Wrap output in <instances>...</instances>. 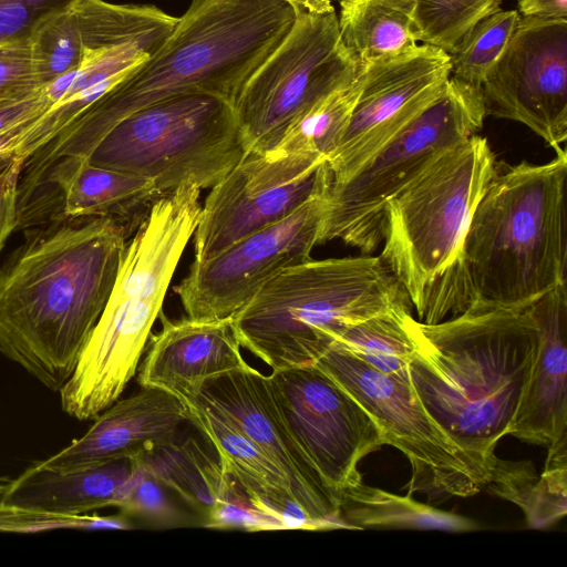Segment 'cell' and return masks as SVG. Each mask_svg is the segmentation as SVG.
Segmentation results:
<instances>
[{
    "mask_svg": "<svg viewBox=\"0 0 567 567\" xmlns=\"http://www.w3.org/2000/svg\"><path fill=\"white\" fill-rule=\"evenodd\" d=\"M268 378L293 439L338 506L340 493L362 481L360 461L386 444L382 429L315 363Z\"/></svg>",
    "mask_w": 567,
    "mask_h": 567,
    "instance_id": "12",
    "label": "cell"
},
{
    "mask_svg": "<svg viewBox=\"0 0 567 567\" xmlns=\"http://www.w3.org/2000/svg\"><path fill=\"white\" fill-rule=\"evenodd\" d=\"M540 342L527 385L507 435L548 447L567 435L566 284L528 305Z\"/></svg>",
    "mask_w": 567,
    "mask_h": 567,
    "instance_id": "22",
    "label": "cell"
},
{
    "mask_svg": "<svg viewBox=\"0 0 567 567\" xmlns=\"http://www.w3.org/2000/svg\"><path fill=\"white\" fill-rule=\"evenodd\" d=\"M128 234L112 218L54 219L0 266V352L53 392L104 310Z\"/></svg>",
    "mask_w": 567,
    "mask_h": 567,
    "instance_id": "1",
    "label": "cell"
},
{
    "mask_svg": "<svg viewBox=\"0 0 567 567\" xmlns=\"http://www.w3.org/2000/svg\"><path fill=\"white\" fill-rule=\"evenodd\" d=\"M50 102L44 93V84L28 94L0 101V136L11 137L21 127L43 114Z\"/></svg>",
    "mask_w": 567,
    "mask_h": 567,
    "instance_id": "39",
    "label": "cell"
},
{
    "mask_svg": "<svg viewBox=\"0 0 567 567\" xmlns=\"http://www.w3.org/2000/svg\"><path fill=\"white\" fill-rule=\"evenodd\" d=\"M179 434L130 460L158 478L204 523L217 503L241 488L209 443Z\"/></svg>",
    "mask_w": 567,
    "mask_h": 567,
    "instance_id": "25",
    "label": "cell"
},
{
    "mask_svg": "<svg viewBox=\"0 0 567 567\" xmlns=\"http://www.w3.org/2000/svg\"><path fill=\"white\" fill-rule=\"evenodd\" d=\"M137 368L141 388L168 392L187 404L204 382L248 363L241 355L231 317L215 320L162 316V329L150 336Z\"/></svg>",
    "mask_w": 567,
    "mask_h": 567,
    "instance_id": "20",
    "label": "cell"
},
{
    "mask_svg": "<svg viewBox=\"0 0 567 567\" xmlns=\"http://www.w3.org/2000/svg\"><path fill=\"white\" fill-rule=\"evenodd\" d=\"M21 171L22 162L16 155L0 153V251L16 230Z\"/></svg>",
    "mask_w": 567,
    "mask_h": 567,
    "instance_id": "38",
    "label": "cell"
},
{
    "mask_svg": "<svg viewBox=\"0 0 567 567\" xmlns=\"http://www.w3.org/2000/svg\"><path fill=\"white\" fill-rule=\"evenodd\" d=\"M203 526L246 532L286 529L279 520L259 511L244 491H237L227 499L217 503Z\"/></svg>",
    "mask_w": 567,
    "mask_h": 567,
    "instance_id": "36",
    "label": "cell"
},
{
    "mask_svg": "<svg viewBox=\"0 0 567 567\" xmlns=\"http://www.w3.org/2000/svg\"><path fill=\"white\" fill-rule=\"evenodd\" d=\"M519 17L517 10L499 9L476 22L450 53L451 76L481 87L505 50Z\"/></svg>",
    "mask_w": 567,
    "mask_h": 567,
    "instance_id": "31",
    "label": "cell"
},
{
    "mask_svg": "<svg viewBox=\"0 0 567 567\" xmlns=\"http://www.w3.org/2000/svg\"><path fill=\"white\" fill-rule=\"evenodd\" d=\"M413 7V0H340L344 48L359 64H367L416 47Z\"/></svg>",
    "mask_w": 567,
    "mask_h": 567,
    "instance_id": "28",
    "label": "cell"
},
{
    "mask_svg": "<svg viewBox=\"0 0 567 567\" xmlns=\"http://www.w3.org/2000/svg\"><path fill=\"white\" fill-rule=\"evenodd\" d=\"M326 194L315 196L286 219L241 238L215 257L194 261L175 288L187 317L229 318L281 271L311 259Z\"/></svg>",
    "mask_w": 567,
    "mask_h": 567,
    "instance_id": "14",
    "label": "cell"
},
{
    "mask_svg": "<svg viewBox=\"0 0 567 567\" xmlns=\"http://www.w3.org/2000/svg\"><path fill=\"white\" fill-rule=\"evenodd\" d=\"M44 83L31 34L0 41V101L31 93Z\"/></svg>",
    "mask_w": 567,
    "mask_h": 567,
    "instance_id": "35",
    "label": "cell"
},
{
    "mask_svg": "<svg viewBox=\"0 0 567 567\" xmlns=\"http://www.w3.org/2000/svg\"><path fill=\"white\" fill-rule=\"evenodd\" d=\"M132 472L115 507L130 518L156 527H176L187 522L176 496L154 475L131 460Z\"/></svg>",
    "mask_w": 567,
    "mask_h": 567,
    "instance_id": "33",
    "label": "cell"
},
{
    "mask_svg": "<svg viewBox=\"0 0 567 567\" xmlns=\"http://www.w3.org/2000/svg\"><path fill=\"white\" fill-rule=\"evenodd\" d=\"M364 68L348 83L334 89L305 113L285 132L271 150V156L315 154L326 159L336 150L362 91Z\"/></svg>",
    "mask_w": 567,
    "mask_h": 567,
    "instance_id": "29",
    "label": "cell"
},
{
    "mask_svg": "<svg viewBox=\"0 0 567 567\" xmlns=\"http://www.w3.org/2000/svg\"><path fill=\"white\" fill-rule=\"evenodd\" d=\"M482 89L450 78L444 92L352 176L330 182L318 244L339 239L371 255L382 241L386 203L446 148L477 134Z\"/></svg>",
    "mask_w": 567,
    "mask_h": 567,
    "instance_id": "9",
    "label": "cell"
},
{
    "mask_svg": "<svg viewBox=\"0 0 567 567\" xmlns=\"http://www.w3.org/2000/svg\"><path fill=\"white\" fill-rule=\"evenodd\" d=\"M202 189L159 197L127 241L115 282L76 367L59 391L62 410L94 420L136 374L179 259L199 221Z\"/></svg>",
    "mask_w": 567,
    "mask_h": 567,
    "instance_id": "5",
    "label": "cell"
},
{
    "mask_svg": "<svg viewBox=\"0 0 567 567\" xmlns=\"http://www.w3.org/2000/svg\"><path fill=\"white\" fill-rule=\"evenodd\" d=\"M522 17L567 19V0H518Z\"/></svg>",
    "mask_w": 567,
    "mask_h": 567,
    "instance_id": "40",
    "label": "cell"
},
{
    "mask_svg": "<svg viewBox=\"0 0 567 567\" xmlns=\"http://www.w3.org/2000/svg\"><path fill=\"white\" fill-rule=\"evenodd\" d=\"M411 306L379 256L309 259L277 275L231 321L240 347L276 371L315 363L347 326Z\"/></svg>",
    "mask_w": 567,
    "mask_h": 567,
    "instance_id": "6",
    "label": "cell"
},
{
    "mask_svg": "<svg viewBox=\"0 0 567 567\" xmlns=\"http://www.w3.org/2000/svg\"><path fill=\"white\" fill-rule=\"evenodd\" d=\"M543 473L530 462L497 457L484 489L517 505L530 528H545L567 513V435L548 447Z\"/></svg>",
    "mask_w": 567,
    "mask_h": 567,
    "instance_id": "26",
    "label": "cell"
},
{
    "mask_svg": "<svg viewBox=\"0 0 567 567\" xmlns=\"http://www.w3.org/2000/svg\"><path fill=\"white\" fill-rule=\"evenodd\" d=\"M72 0H0V41L30 34L43 18Z\"/></svg>",
    "mask_w": 567,
    "mask_h": 567,
    "instance_id": "37",
    "label": "cell"
},
{
    "mask_svg": "<svg viewBox=\"0 0 567 567\" xmlns=\"http://www.w3.org/2000/svg\"><path fill=\"white\" fill-rule=\"evenodd\" d=\"M566 150L544 164H498L419 321L437 323L472 306L525 308L566 284Z\"/></svg>",
    "mask_w": 567,
    "mask_h": 567,
    "instance_id": "2",
    "label": "cell"
},
{
    "mask_svg": "<svg viewBox=\"0 0 567 567\" xmlns=\"http://www.w3.org/2000/svg\"><path fill=\"white\" fill-rule=\"evenodd\" d=\"M159 197L148 178L63 157L19 198L16 230L54 219L112 218L131 231Z\"/></svg>",
    "mask_w": 567,
    "mask_h": 567,
    "instance_id": "18",
    "label": "cell"
},
{
    "mask_svg": "<svg viewBox=\"0 0 567 567\" xmlns=\"http://www.w3.org/2000/svg\"><path fill=\"white\" fill-rule=\"evenodd\" d=\"M234 106L202 93L168 97L125 116L87 161L151 179L164 196L219 183L248 153Z\"/></svg>",
    "mask_w": 567,
    "mask_h": 567,
    "instance_id": "8",
    "label": "cell"
},
{
    "mask_svg": "<svg viewBox=\"0 0 567 567\" xmlns=\"http://www.w3.org/2000/svg\"><path fill=\"white\" fill-rule=\"evenodd\" d=\"M409 382L450 439L488 474L537 358L540 330L528 306H472L437 323L412 315Z\"/></svg>",
    "mask_w": 567,
    "mask_h": 567,
    "instance_id": "3",
    "label": "cell"
},
{
    "mask_svg": "<svg viewBox=\"0 0 567 567\" xmlns=\"http://www.w3.org/2000/svg\"><path fill=\"white\" fill-rule=\"evenodd\" d=\"M346 131L328 157L332 182L352 176L444 92L451 56L427 44L367 64Z\"/></svg>",
    "mask_w": 567,
    "mask_h": 567,
    "instance_id": "16",
    "label": "cell"
},
{
    "mask_svg": "<svg viewBox=\"0 0 567 567\" xmlns=\"http://www.w3.org/2000/svg\"><path fill=\"white\" fill-rule=\"evenodd\" d=\"M132 472L130 458L56 471L34 463L7 484L0 503L58 515L115 507Z\"/></svg>",
    "mask_w": 567,
    "mask_h": 567,
    "instance_id": "24",
    "label": "cell"
},
{
    "mask_svg": "<svg viewBox=\"0 0 567 567\" xmlns=\"http://www.w3.org/2000/svg\"><path fill=\"white\" fill-rule=\"evenodd\" d=\"M359 69L341 41L336 11L299 10L288 33L249 76L235 102L249 151L269 153L302 113L351 81Z\"/></svg>",
    "mask_w": 567,
    "mask_h": 567,
    "instance_id": "10",
    "label": "cell"
},
{
    "mask_svg": "<svg viewBox=\"0 0 567 567\" xmlns=\"http://www.w3.org/2000/svg\"><path fill=\"white\" fill-rule=\"evenodd\" d=\"M331 179L323 156L249 152L210 188L202 205L194 261L208 260L241 238L286 219L326 193Z\"/></svg>",
    "mask_w": 567,
    "mask_h": 567,
    "instance_id": "13",
    "label": "cell"
},
{
    "mask_svg": "<svg viewBox=\"0 0 567 567\" xmlns=\"http://www.w3.org/2000/svg\"><path fill=\"white\" fill-rule=\"evenodd\" d=\"M410 313L411 309H398L352 323L339 330L331 343L378 371L409 380L414 355L405 326Z\"/></svg>",
    "mask_w": 567,
    "mask_h": 567,
    "instance_id": "30",
    "label": "cell"
},
{
    "mask_svg": "<svg viewBox=\"0 0 567 567\" xmlns=\"http://www.w3.org/2000/svg\"><path fill=\"white\" fill-rule=\"evenodd\" d=\"M188 423L216 451L251 503L286 529L319 530L295 501L279 468L217 406L199 395L187 404Z\"/></svg>",
    "mask_w": 567,
    "mask_h": 567,
    "instance_id": "23",
    "label": "cell"
},
{
    "mask_svg": "<svg viewBox=\"0 0 567 567\" xmlns=\"http://www.w3.org/2000/svg\"><path fill=\"white\" fill-rule=\"evenodd\" d=\"M198 395L221 410L279 468L295 501L319 530L343 529L337 503L293 439L268 375L248 364L207 379Z\"/></svg>",
    "mask_w": 567,
    "mask_h": 567,
    "instance_id": "17",
    "label": "cell"
},
{
    "mask_svg": "<svg viewBox=\"0 0 567 567\" xmlns=\"http://www.w3.org/2000/svg\"><path fill=\"white\" fill-rule=\"evenodd\" d=\"M134 520L120 513L112 516L58 515L0 503V532L37 533L53 529H132Z\"/></svg>",
    "mask_w": 567,
    "mask_h": 567,
    "instance_id": "34",
    "label": "cell"
},
{
    "mask_svg": "<svg viewBox=\"0 0 567 567\" xmlns=\"http://www.w3.org/2000/svg\"><path fill=\"white\" fill-rule=\"evenodd\" d=\"M289 2L298 10L310 13L322 14L334 11L333 0H284ZM340 1V0H339Z\"/></svg>",
    "mask_w": 567,
    "mask_h": 567,
    "instance_id": "41",
    "label": "cell"
},
{
    "mask_svg": "<svg viewBox=\"0 0 567 567\" xmlns=\"http://www.w3.org/2000/svg\"><path fill=\"white\" fill-rule=\"evenodd\" d=\"M298 12L284 0H192L162 45L53 140L52 155L86 158L125 116L168 97L202 93L234 106Z\"/></svg>",
    "mask_w": 567,
    "mask_h": 567,
    "instance_id": "4",
    "label": "cell"
},
{
    "mask_svg": "<svg viewBox=\"0 0 567 567\" xmlns=\"http://www.w3.org/2000/svg\"><path fill=\"white\" fill-rule=\"evenodd\" d=\"M419 43L451 53L481 19L501 9V0H413Z\"/></svg>",
    "mask_w": 567,
    "mask_h": 567,
    "instance_id": "32",
    "label": "cell"
},
{
    "mask_svg": "<svg viewBox=\"0 0 567 567\" xmlns=\"http://www.w3.org/2000/svg\"><path fill=\"white\" fill-rule=\"evenodd\" d=\"M177 20L153 4L72 0L39 21L30 34L48 83L86 58L116 47L140 44L154 53Z\"/></svg>",
    "mask_w": 567,
    "mask_h": 567,
    "instance_id": "19",
    "label": "cell"
},
{
    "mask_svg": "<svg viewBox=\"0 0 567 567\" xmlns=\"http://www.w3.org/2000/svg\"><path fill=\"white\" fill-rule=\"evenodd\" d=\"M486 116L518 122L555 153L567 138V19L519 17L482 86Z\"/></svg>",
    "mask_w": 567,
    "mask_h": 567,
    "instance_id": "15",
    "label": "cell"
},
{
    "mask_svg": "<svg viewBox=\"0 0 567 567\" xmlns=\"http://www.w3.org/2000/svg\"><path fill=\"white\" fill-rule=\"evenodd\" d=\"M9 482H10V478L0 476V494L4 491V488Z\"/></svg>",
    "mask_w": 567,
    "mask_h": 567,
    "instance_id": "42",
    "label": "cell"
},
{
    "mask_svg": "<svg viewBox=\"0 0 567 567\" xmlns=\"http://www.w3.org/2000/svg\"><path fill=\"white\" fill-rule=\"evenodd\" d=\"M337 519L343 529H417L467 533L481 528L477 522L365 485L362 481L339 496Z\"/></svg>",
    "mask_w": 567,
    "mask_h": 567,
    "instance_id": "27",
    "label": "cell"
},
{
    "mask_svg": "<svg viewBox=\"0 0 567 567\" xmlns=\"http://www.w3.org/2000/svg\"><path fill=\"white\" fill-rule=\"evenodd\" d=\"M186 422L187 409L179 399L163 390L142 388L117 399L81 437L39 464L68 471L132 458L175 439Z\"/></svg>",
    "mask_w": 567,
    "mask_h": 567,
    "instance_id": "21",
    "label": "cell"
},
{
    "mask_svg": "<svg viewBox=\"0 0 567 567\" xmlns=\"http://www.w3.org/2000/svg\"><path fill=\"white\" fill-rule=\"evenodd\" d=\"M8 140L6 136H0V153L6 152Z\"/></svg>",
    "mask_w": 567,
    "mask_h": 567,
    "instance_id": "43",
    "label": "cell"
},
{
    "mask_svg": "<svg viewBox=\"0 0 567 567\" xmlns=\"http://www.w3.org/2000/svg\"><path fill=\"white\" fill-rule=\"evenodd\" d=\"M497 168L487 140L474 134L443 151L386 203L379 257L416 313L434 282L457 260Z\"/></svg>",
    "mask_w": 567,
    "mask_h": 567,
    "instance_id": "7",
    "label": "cell"
},
{
    "mask_svg": "<svg viewBox=\"0 0 567 567\" xmlns=\"http://www.w3.org/2000/svg\"><path fill=\"white\" fill-rule=\"evenodd\" d=\"M315 364L371 414L386 444L408 458L412 470L409 495L425 493L431 503L484 489L489 474L434 422L409 380L378 371L332 343Z\"/></svg>",
    "mask_w": 567,
    "mask_h": 567,
    "instance_id": "11",
    "label": "cell"
}]
</instances>
